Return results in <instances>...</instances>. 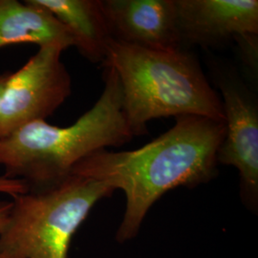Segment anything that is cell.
Wrapping results in <instances>:
<instances>
[{
    "mask_svg": "<svg viewBox=\"0 0 258 258\" xmlns=\"http://www.w3.org/2000/svg\"><path fill=\"white\" fill-rule=\"evenodd\" d=\"M63 50H39L15 73H10L0 102V139L33 121L45 120L72 93V80L61 61Z\"/></svg>",
    "mask_w": 258,
    "mask_h": 258,
    "instance_id": "cell-6",
    "label": "cell"
},
{
    "mask_svg": "<svg viewBox=\"0 0 258 258\" xmlns=\"http://www.w3.org/2000/svg\"><path fill=\"white\" fill-rule=\"evenodd\" d=\"M23 43L63 51L74 45L67 28L35 0H0V48Z\"/></svg>",
    "mask_w": 258,
    "mask_h": 258,
    "instance_id": "cell-10",
    "label": "cell"
},
{
    "mask_svg": "<svg viewBox=\"0 0 258 258\" xmlns=\"http://www.w3.org/2000/svg\"><path fill=\"white\" fill-rule=\"evenodd\" d=\"M28 189V184L22 180L0 176V194H8L12 197H15L19 194L27 192Z\"/></svg>",
    "mask_w": 258,
    "mask_h": 258,
    "instance_id": "cell-12",
    "label": "cell"
},
{
    "mask_svg": "<svg viewBox=\"0 0 258 258\" xmlns=\"http://www.w3.org/2000/svg\"><path fill=\"white\" fill-rule=\"evenodd\" d=\"M102 65L110 66L119 79L122 110L134 137L148 133V123L154 119L225 120L220 95L186 48L156 51L112 39Z\"/></svg>",
    "mask_w": 258,
    "mask_h": 258,
    "instance_id": "cell-3",
    "label": "cell"
},
{
    "mask_svg": "<svg viewBox=\"0 0 258 258\" xmlns=\"http://www.w3.org/2000/svg\"><path fill=\"white\" fill-rule=\"evenodd\" d=\"M177 23L185 47H216L258 35L257 0H175Z\"/></svg>",
    "mask_w": 258,
    "mask_h": 258,
    "instance_id": "cell-7",
    "label": "cell"
},
{
    "mask_svg": "<svg viewBox=\"0 0 258 258\" xmlns=\"http://www.w3.org/2000/svg\"><path fill=\"white\" fill-rule=\"evenodd\" d=\"M239 48L241 58L252 75L257 73L258 35H248L234 39Z\"/></svg>",
    "mask_w": 258,
    "mask_h": 258,
    "instance_id": "cell-11",
    "label": "cell"
},
{
    "mask_svg": "<svg viewBox=\"0 0 258 258\" xmlns=\"http://www.w3.org/2000/svg\"><path fill=\"white\" fill-rule=\"evenodd\" d=\"M11 208H12V201L0 200V236L8 222ZM0 258H3L1 251H0Z\"/></svg>",
    "mask_w": 258,
    "mask_h": 258,
    "instance_id": "cell-13",
    "label": "cell"
},
{
    "mask_svg": "<svg viewBox=\"0 0 258 258\" xmlns=\"http://www.w3.org/2000/svg\"><path fill=\"white\" fill-rule=\"evenodd\" d=\"M102 93L92 107L69 126L46 120L25 124L0 139L4 176L42 188L71 174L79 162L108 148H120L134 138L122 110V94L114 69L102 65Z\"/></svg>",
    "mask_w": 258,
    "mask_h": 258,
    "instance_id": "cell-2",
    "label": "cell"
},
{
    "mask_svg": "<svg viewBox=\"0 0 258 258\" xmlns=\"http://www.w3.org/2000/svg\"><path fill=\"white\" fill-rule=\"evenodd\" d=\"M110 186L70 174L56 184L13 197L0 236L3 258H67L75 233Z\"/></svg>",
    "mask_w": 258,
    "mask_h": 258,
    "instance_id": "cell-4",
    "label": "cell"
},
{
    "mask_svg": "<svg viewBox=\"0 0 258 258\" xmlns=\"http://www.w3.org/2000/svg\"><path fill=\"white\" fill-rule=\"evenodd\" d=\"M10 72H6L3 74L0 75V102H1V99H2V94L4 91V87L7 83V80L9 78Z\"/></svg>",
    "mask_w": 258,
    "mask_h": 258,
    "instance_id": "cell-14",
    "label": "cell"
},
{
    "mask_svg": "<svg viewBox=\"0 0 258 258\" xmlns=\"http://www.w3.org/2000/svg\"><path fill=\"white\" fill-rule=\"evenodd\" d=\"M63 24L84 58L102 64L113 39L102 0H35Z\"/></svg>",
    "mask_w": 258,
    "mask_h": 258,
    "instance_id": "cell-9",
    "label": "cell"
},
{
    "mask_svg": "<svg viewBox=\"0 0 258 258\" xmlns=\"http://www.w3.org/2000/svg\"><path fill=\"white\" fill-rule=\"evenodd\" d=\"M114 40L156 51L184 48L175 0H102Z\"/></svg>",
    "mask_w": 258,
    "mask_h": 258,
    "instance_id": "cell-8",
    "label": "cell"
},
{
    "mask_svg": "<svg viewBox=\"0 0 258 258\" xmlns=\"http://www.w3.org/2000/svg\"><path fill=\"white\" fill-rule=\"evenodd\" d=\"M210 66L226 124L217 162L237 169L241 201L249 211L257 213V97L232 65L213 58Z\"/></svg>",
    "mask_w": 258,
    "mask_h": 258,
    "instance_id": "cell-5",
    "label": "cell"
},
{
    "mask_svg": "<svg viewBox=\"0 0 258 258\" xmlns=\"http://www.w3.org/2000/svg\"><path fill=\"white\" fill-rule=\"evenodd\" d=\"M225 133V120L177 117L171 128L146 146L97 151L79 162L71 174L124 194L125 209L116 241L126 243L138 235L151 207L164 194L179 186L195 188L217 177V153Z\"/></svg>",
    "mask_w": 258,
    "mask_h": 258,
    "instance_id": "cell-1",
    "label": "cell"
}]
</instances>
